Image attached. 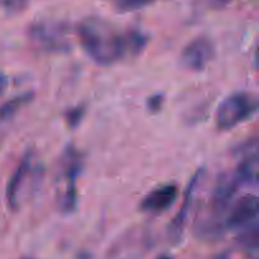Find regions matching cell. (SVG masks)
<instances>
[{"label": "cell", "instance_id": "6", "mask_svg": "<svg viewBox=\"0 0 259 259\" xmlns=\"http://www.w3.org/2000/svg\"><path fill=\"white\" fill-rule=\"evenodd\" d=\"M259 200L255 195L248 194L230 205L224 220V228L230 232L240 233L258 225Z\"/></svg>", "mask_w": 259, "mask_h": 259}, {"label": "cell", "instance_id": "3", "mask_svg": "<svg viewBox=\"0 0 259 259\" xmlns=\"http://www.w3.org/2000/svg\"><path fill=\"white\" fill-rule=\"evenodd\" d=\"M83 168V156L76 147H66L61 158L60 181L62 184V192L60 194L61 211L72 214L77 207V181Z\"/></svg>", "mask_w": 259, "mask_h": 259}, {"label": "cell", "instance_id": "7", "mask_svg": "<svg viewBox=\"0 0 259 259\" xmlns=\"http://www.w3.org/2000/svg\"><path fill=\"white\" fill-rule=\"evenodd\" d=\"M215 58V46L207 37H197L185 46L180 62L191 72H201Z\"/></svg>", "mask_w": 259, "mask_h": 259}, {"label": "cell", "instance_id": "15", "mask_svg": "<svg viewBox=\"0 0 259 259\" xmlns=\"http://www.w3.org/2000/svg\"><path fill=\"white\" fill-rule=\"evenodd\" d=\"M8 82H9L8 76L5 75V73L0 72V95H3V94L5 93V90H7L8 88Z\"/></svg>", "mask_w": 259, "mask_h": 259}, {"label": "cell", "instance_id": "2", "mask_svg": "<svg viewBox=\"0 0 259 259\" xmlns=\"http://www.w3.org/2000/svg\"><path fill=\"white\" fill-rule=\"evenodd\" d=\"M42 174L43 168L34 151L25 152L7 185V201L13 211H17L25 199L34 194L42 181Z\"/></svg>", "mask_w": 259, "mask_h": 259}, {"label": "cell", "instance_id": "12", "mask_svg": "<svg viewBox=\"0 0 259 259\" xmlns=\"http://www.w3.org/2000/svg\"><path fill=\"white\" fill-rule=\"evenodd\" d=\"M28 0H0V8L9 14H19L24 12Z\"/></svg>", "mask_w": 259, "mask_h": 259}, {"label": "cell", "instance_id": "8", "mask_svg": "<svg viewBox=\"0 0 259 259\" xmlns=\"http://www.w3.org/2000/svg\"><path fill=\"white\" fill-rule=\"evenodd\" d=\"M204 168H199L196 174L191 177L189 185H187L186 192L184 195V200L181 202V207H180L179 212L176 217L172 219L171 224L168 227V237L171 242L179 243L181 240L182 235H184L185 228H186L187 218H189L190 210H191L192 204H194V197L197 191V187L200 186L202 176H204Z\"/></svg>", "mask_w": 259, "mask_h": 259}, {"label": "cell", "instance_id": "13", "mask_svg": "<svg viewBox=\"0 0 259 259\" xmlns=\"http://www.w3.org/2000/svg\"><path fill=\"white\" fill-rule=\"evenodd\" d=\"M156 0H120L119 2V8L123 12H133V10H139L146 8L147 5H151Z\"/></svg>", "mask_w": 259, "mask_h": 259}, {"label": "cell", "instance_id": "1", "mask_svg": "<svg viewBox=\"0 0 259 259\" xmlns=\"http://www.w3.org/2000/svg\"><path fill=\"white\" fill-rule=\"evenodd\" d=\"M77 37L86 55L100 66H111L128 55H139L148 43V37L141 30L120 32L98 17L81 20L77 25Z\"/></svg>", "mask_w": 259, "mask_h": 259}, {"label": "cell", "instance_id": "11", "mask_svg": "<svg viewBox=\"0 0 259 259\" xmlns=\"http://www.w3.org/2000/svg\"><path fill=\"white\" fill-rule=\"evenodd\" d=\"M86 114V108L83 105H77L73 106V108H70L65 113V119L67 125L70 126L71 129L77 128L81 124V121L83 120Z\"/></svg>", "mask_w": 259, "mask_h": 259}, {"label": "cell", "instance_id": "17", "mask_svg": "<svg viewBox=\"0 0 259 259\" xmlns=\"http://www.w3.org/2000/svg\"><path fill=\"white\" fill-rule=\"evenodd\" d=\"M156 259H172V258L169 257V255H159V257L156 258Z\"/></svg>", "mask_w": 259, "mask_h": 259}, {"label": "cell", "instance_id": "18", "mask_svg": "<svg viewBox=\"0 0 259 259\" xmlns=\"http://www.w3.org/2000/svg\"><path fill=\"white\" fill-rule=\"evenodd\" d=\"M20 259H35V258H33V257H24V258H20Z\"/></svg>", "mask_w": 259, "mask_h": 259}, {"label": "cell", "instance_id": "5", "mask_svg": "<svg viewBox=\"0 0 259 259\" xmlns=\"http://www.w3.org/2000/svg\"><path fill=\"white\" fill-rule=\"evenodd\" d=\"M30 40L39 50L50 53H66L71 50L68 25L58 20H38L28 30Z\"/></svg>", "mask_w": 259, "mask_h": 259}, {"label": "cell", "instance_id": "14", "mask_svg": "<svg viewBox=\"0 0 259 259\" xmlns=\"http://www.w3.org/2000/svg\"><path fill=\"white\" fill-rule=\"evenodd\" d=\"M164 104V95L162 94H156V95L149 96L148 100H147V108L148 111L152 114H157L162 110Z\"/></svg>", "mask_w": 259, "mask_h": 259}, {"label": "cell", "instance_id": "10", "mask_svg": "<svg viewBox=\"0 0 259 259\" xmlns=\"http://www.w3.org/2000/svg\"><path fill=\"white\" fill-rule=\"evenodd\" d=\"M33 99H34L33 93H23L2 104L0 105V124L7 123L10 119L14 118L24 106L32 103Z\"/></svg>", "mask_w": 259, "mask_h": 259}, {"label": "cell", "instance_id": "19", "mask_svg": "<svg viewBox=\"0 0 259 259\" xmlns=\"http://www.w3.org/2000/svg\"><path fill=\"white\" fill-rule=\"evenodd\" d=\"M225 2H228V0H225Z\"/></svg>", "mask_w": 259, "mask_h": 259}, {"label": "cell", "instance_id": "4", "mask_svg": "<svg viewBox=\"0 0 259 259\" xmlns=\"http://www.w3.org/2000/svg\"><path fill=\"white\" fill-rule=\"evenodd\" d=\"M258 110V101L249 93H234L225 98L215 113V124L222 132L234 129L239 124L249 120Z\"/></svg>", "mask_w": 259, "mask_h": 259}, {"label": "cell", "instance_id": "16", "mask_svg": "<svg viewBox=\"0 0 259 259\" xmlns=\"http://www.w3.org/2000/svg\"><path fill=\"white\" fill-rule=\"evenodd\" d=\"M211 259H230V253L229 252H222L219 254L214 255Z\"/></svg>", "mask_w": 259, "mask_h": 259}, {"label": "cell", "instance_id": "9", "mask_svg": "<svg viewBox=\"0 0 259 259\" xmlns=\"http://www.w3.org/2000/svg\"><path fill=\"white\" fill-rule=\"evenodd\" d=\"M179 187L174 184L157 187L142 199L139 209L148 214H162L176 202Z\"/></svg>", "mask_w": 259, "mask_h": 259}]
</instances>
